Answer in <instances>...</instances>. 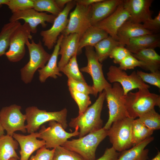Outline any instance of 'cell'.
<instances>
[{
	"label": "cell",
	"mask_w": 160,
	"mask_h": 160,
	"mask_svg": "<svg viewBox=\"0 0 160 160\" xmlns=\"http://www.w3.org/2000/svg\"><path fill=\"white\" fill-rule=\"evenodd\" d=\"M105 99V93L103 90L99 93L98 98L92 105L81 114L71 119L69 125L74 128L76 127H79V137L103 128L101 115Z\"/></svg>",
	"instance_id": "cell-1"
},
{
	"label": "cell",
	"mask_w": 160,
	"mask_h": 160,
	"mask_svg": "<svg viewBox=\"0 0 160 160\" xmlns=\"http://www.w3.org/2000/svg\"><path fill=\"white\" fill-rule=\"evenodd\" d=\"M124 97L128 117L134 119L156 106H160V96L151 92L148 89L129 92Z\"/></svg>",
	"instance_id": "cell-2"
},
{
	"label": "cell",
	"mask_w": 160,
	"mask_h": 160,
	"mask_svg": "<svg viewBox=\"0 0 160 160\" xmlns=\"http://www.w3.org/2000/svg\"><path fill=\"white\" fill-rule=\"evenodd\" d=\"M108 135V130L103 127L78 139L67 140L61 146L76 153L84 160H95L98 145Z\"/></svg>",
	"instance_id": "cell-3"
},
{
	"label": "cell",
	"mask_w": 160,
	"mask_h": 160,
	"mask_svg": "<svg viewBox=\"0 0 160 160\" xmlns=\"http://www.w3.org/2000/svg\"><path fill=\"white\" fill-rule=\"evenodd\" d=\"M67 110L65 108L59 111L48 112L39 109L35 106H29L25 110L27 132L31 133L36 132L44 123L55 121L60 124L65 129L68 127Z\"/></svg>",
	"instance_id": "cell-4"
},
{
	"label": "cell",
	"mask_w": 160,
	"mask_h": 160,
	"mask_svg": "<svg viewBox=\"0 0 160 160\" xmlns=\"http://www.w3.org/2000/svg\"><path fill=\"white\" fill-rule=\"evenodd\" d=\"M25 45L28 50L29 60L21 69L20 72L21 80L27 84L31 82L36 70L45 66L51 55L45 51L40 40L37 43L33 39L31 42L28 40Z\"/></svg>",
	"instance_id": "cell-5"
},
{
	"label": "cell",
	"mask_w": 160,
	"mask_h": 160,
	"mask_svg": "<svg viewBox=\"0 0 160 160\" xmlns=\"http://www.w3.org/2000/svg\"><path fill=\"white\" fill-rule=\"evenodd\" d=\"M109 110L108 120L103 127L108 130L114 122L128 117L126 109L123 89L120 84L114 83L113 86L104 90Z\"/></svg>",
	"instance_id": "cell-6"
},
{
	"label": "cell",
	"mask_w": 160,
	"mask_h": 160,
	"mask_svg": "<svg viewBox=\"0 0 160 160\" xmlns=\"http://www.w3.org/2000/svg\"><path fill=\"white\" fill-rule=\"evenodd\" d=\"M134 119L127 117L113 122L108 130L109 137L112 147L121 152L130 148L132 142L131 129Z\"/></svg>",
	"instance_id": "cell-7"
},
{
	"label": "cell",
	"mask_w": 160,
	"mask_h": 160,
	"mask_svg": "<svg viewBox=\"0 0 160 160\" xmlns=\"http://www.w3.org/2000/svg\"><path fill=\"white\" fill-rule=\"evenodd\" d=\"M85 53L87 60L86 66L81 68L80 71L89 73L93 81L94 96L96 97L98 93L102 92L105 88L111 87V85L105 79L103 71V65L98 59L94 47H85Z\"/></svg>",
	"instance_id": "cell-8"
},
{
	"label": "cell",
	"mask_w": 160,
	"mask_h": 160,
	"mask_svg": "<svg viewBox=\"0 0 160 160\" xmlns=\"http://www.w3.org/2000/svg\"><path fill=\"white\" fill-rule=\"evenodd\" d=\"M49 127L42 125L39 133V138L44 140L47 148H54L62 146L69 138L79 136V128H75L72 132H66L61 124L55 121H49Z\"/></svg>",
	"instance_id": "cell-9"
},
{
	"label": "cell",
	"mask_w": 160,
	"mask_h": 160,
	"mask_svg": "<svg viewBox=\"0 0 160 160\" xmlns=\"http://www.w3.org/2000/svg\"><path fill=\"white\" fill-rule=\"evenodd\" d=\"M30 28L24 23L13 33L10 40L8 50L5 55L9 61L17 62L21 60L25 53V45L29 39H32Z\"/></svg>",
	"instance_id": "cell-10"
},
{
	"label": "cell",
	"mask_w": 160,
	"mask_h": 160,
	"mask_svg": "<svg viewBox=\"0 0 160 160\" xmlns=\"http://www.w3.org/2000/svg\"><path fill=\"white\" fill-rule=\"evenodd\" d=\"M76 4L75 0H71L56 17L51 28L41 31L40 35L44 45L48 49L53 48L58 37L66 28L68 21V14Z\"/></svg>",
	"instance_id": "cell-11"
},
{
	"label": "cell",
	"mask_w": 160,
	"mask_h": 160,
	"mask_svg": "<svg viewBox=\"0 0 160 160\" xmlns=\"http://www.w3.org/2000/svg\"><path fill=\"white\" fill-rule=\"evenodd\" d=\"M21 109V106L14 104L4 107L0 110V120L7 135L12 136L18 131L26 132L25 124L26 116L22 113Z\"/></svg>",
	"instance_id": "cell-12"
},
{
	"label": "cell",
	"mask_w": 160,
	"mask_h": 160,
	"mask_svg": "<svg viewBox=\"0 0 160 160\" xmlns=\"http://www.w3.org/2000/svg\"><path fill=\"white\" fill-rule=\"evenodd\" d=\"M91 5L85 6L76 3L74 9L70 12L67 25L61 34L64 36L77 33L80 38L91 26Z\"/></svg>",
	"instance_id": "cell-13"
},
{
	"label": "cell",
	"mask_w": 160,
	"mask_h": 160,
	"mask_svg": "<svg viewBox=\"0 0 160 160\" xmlns=\"http://www.w3.org/2000/svg\"><path fill=\"white\" fill-rule=\"evenodd\" d=\"M107 75V79L110 82H117L120 84L124 95L136 89H148L150 87L149 85L142 81L135 71L128 75L125 71L120 69L119 67L111 65L109 68Z\"/></svg>",
	"instance_id": "cell-14"
},
{
	"label": "cell",
	"mask_w": 160,
	"mask_h": 160,
	"mask_svg": "<svg viewBox=\"0 0 160 160\" xmlns=\"http://www.w3.org/2000/svg\"><path fill=\"white\" fill-rule=\"evenodd\" d=\"M56 17L52 14L39 12L31 8L13 13L9 21L14 22L23 20L29 25L31 33H35L37 32L38 25H41L42 28H45L47 26L46 23L53 24Z\"/></svg>",
	"instance_id": "cell-15"
},
{
	"label": "cell",
	"mask_w": 160,
	"mask_h": 160,
	"mask_svg": "<svg viewBox=\"0 0 160 160\" xmlns=\"http://www.w3.org/2000/svg\"><path fill=\"white\" fill-rule=\"evenodd\" d=\"M130 17L122 3L111 15L94 25L103 30L109 36L118 41L117 33L118 30Z\"/></svg>",
	"instance_id": "cell-16"
},
{
	"label": "cell",
	"mask_w": 160,
	"mask_h": 160,
	"mask_svg": "<svg viewBox=\"0 0 160 160\" xmlns=\"http://www.w3.org/2000/svg\"><path fill=\"white\" fill-rule=\"evenodd\" d=\"M153 0H123L122 4L130 15L128 20L137 23H144L152 19L150 8Z\"/></svg>",
	"instance_id": "cell-17"
},
{
	"label": "cell",
	"mask_w": 160,
	"mask_h": 160,
	"mask_svg": "<svg viewBox=\"0 0 160 160\" xmlns=\"http://www.w3.org/2000/svg\"><path fill=\"white\" fill-rule=\"evenodd\" d=\"M39 135V132L26 135L15 133L13 134L12 137L18 142L20 148V160H28L33 152L45 146L44 140L37 139Z\"/></svg>",
	"instance_id": "cell-18"
},
{
	"label": "cell",
	"mask_w": 160,
	"mask_h": 160,
	"mask_svg": "<svg viewBox=\"0 0 160 160\" xmlns=\"http://www.w3.org/2000/svg\"><path fill=\"white\" fill-rule=\"evenodd\" d=\"M80 37L74 33L64 36L60 44L59 54L61 56L58 63L59 69L67 63L75 55H78L79 43Z\"/></svg>",
	"instance_id": "cell-19"
},
{
	"label": "cell",
	"mask_w": 160,
	"mask_h": 160,
	"mask_svg": "<svg viewBox=\"0 0 160 160\" xmlns=\"http://www.w3.org/2000/svg\"><path fill=\"white\" fill-rule=\"evenodd\" d=\"M123 0H103L91 5V21L92 25L105 19L116 9Z\"/></svg>",
	"instance_id": "cell-20"
},
{
	"label": "cell",
	"mask_w": 160,
	"mask_h": 160,
	"mask_svg": "<svg viewBox=\"0 0 160 160\" xmlns=\"http://www.w3.org/2000/svg\"><path fill=\"white\" fill-rule=\"evenodd\" d=\"M153 33L145 29L141 23H137L127 20L118 30L117 33L118 41L121 46H125L130 39L140 36Z\"/></svg>",
	"instance_id": "cell-21"
},
{
	"label": "cell",
	"mask_w": 160,
	"mask_h": 160,
	"mask_svg": "<svg viewBox=\"0 0 160 160\" xmlns=\"http://www.w3.org/2000/svg\"><path fill=\"white\" fill-rule=\"evenodd\" d=\"M63 36L62 34L59 36L47 64L42 68L38 70L39 80L41 83L44 82L49 77L56 79L57 76H62L58 66L57 60L59 55L60 44Z\"/></svg>",
	"instance_id": "cell-22"
},
{
	"label": "cell",
	"mask_w": 160,
	"mask_h": 160,
	"mask_svg": "<svg viewBox=\"0 0 160 160\" xmlns=\"http://www.w3.org/2000/svg\"><path fill=\"white\" fill-rule=\"evenodd\" d=\"M160 47V37L158 33L148 34L130 39L125 47L131 53L147 49H154Z\"/></svg>",
	"instance_id": "cell-23"
},
{
	"label": "cell",
	"mask_w": 160,
	"mask_h": 160,
	"mask_svg": "<svg viewBox=\"0 0 160 160\" xmlns=\"http://www.w3.org/2000/svg\"><path fill=\"white\" fill-rule=\"evenodd\" d=\"M154 139L150 136L130 149L121 152L117 160H147L149 150L145 148Z\"/></svg>",
	"instance_id": "cell-24"
},
{
	"label": "cell",
	"mask_w": 160,
	"mask_h": 160,
	"mask_svg": "<svg viewBox=\"0 0 160 160\" xmlns=\"http://www.w3.org/2000/svg\"><path fill=\"white\" fill-rule=\"evenodd\" d=\"M108 34L104 31L95 25H92L85 32L79 40L78 54L82 49L87 46L94 47L102 39L108 37Z\"/></svg>",
	"instance_id": "cell-25"
},
{
	"label": "cell",
	"mask_w": 160,
	"mask_h": 160,
	"mask_svg": "<svg viewBox=\"0 0 160 160\" xmlns=\"http://www.w3.org/2000/svg\"><path fill=\"white\" fill-rule=\"evenodd\" d=\"M132 55L145 65V70L151 72L159 71L160 68V56L154 49H143Z\"/></svg>",
	"instance_id": "cell-26"
},
{
	"label": "cell",
	"mask_w": 160,
	"mask_h": 160,
	"mask_svg": "<svg viewBox=\"0 0 160 160\" xmlns=\"http://www.w3.org/2000/svg\"><path fill=\"white\" fill-rule=\"evenodd\" d=\"M19 144L12 136L4 135L0 138V160L20 159L16 151Z\"/></svg>",
	"instance_id": "cell-27"
},
{
	"label": "cell",
	"mask_w": 160,
	"mask_h": 160,
	"mask_svg": "<svg viewBox=\"0 0 160 160\" xmlns=\"http://www.w3.org/2000/svg\"><path fill=\"white\" fill-rule=\"evenodd\" d=\"M118 46H121L119 42L109 36L93 47L98 60L101 63L109 57L113 49Z\"/></svg>",
	"instance_id": "cell-28"
},
{
	"label": "cell",
	"mask_w": 160,
	"mask_h": 160,
	"mask_svg": "<svg viewBox=\"0 0 160 160\" xmlns=\"http://www.w3.org/2000/svg\"><path fill=\"white\" fill-rule=\"evenodd\" d=\"M21 25L17 21L9 22L3 25L0 32V57L5 55L9 48L12 35Z\"/></svg>",
	"instance_id": "cell-29"
},
{
	"label": "cell",
	"mask_w": 160,
	"mask_h": 160,
	"mask_svg": "<svg viewBox=\"0 0 160 160\" xmlns=\"http://www.w3.org/2000/svg\"><path fill=\"white\" fill-rule=\"evenodd\" d=\"M153 131L146 127L138 118L134 119L131 129L132 142L133 146L151 136Z\"/></svg>",
	"instance_id": "cell-30"
},
{
	"label": "cell",
	"mask_w": 160,
	"mask_h": 160,
	"mask_svg": "<svg viewBox=\"0 0 160 160\" xmlns=\"http://www.w3.org/2000/svg\"><path fill=\"white\" fill-rule=\"evenodd\" d=\"M77 55H74L68 62L59 69L60 72L63 73L68 78H71L78 81L86 82L81 72L77 61Z\"/></svg>",
	"instance_id": "cell-31"
},
{
	"label": "cell",
	"mask_w": 160,
	"mask_h": 160,
	"mask_svg": "<svg viewBox=\"0 0 160 160\" xmlns=\"http://www.w3.org/2000/svg\"><path fill=\"white\" fill-rule=\"evenodd\" d=\"M146 127L153 131L160 129V115L154 108L140 115L138 118Z\"/></svg>",
	"instance_id": "cell-32"
},
{
	"label": "cell",
	"mask_w": 160,
	"mask_h": 160,
	"mask_svg": "<svg viewBox=\"0 0 160 160\" xmlns=\"http://www.w3.org/2000/svg\"><path fill=\"white\" fill-rule=\"evenodd\" d=\"M33 0V8L38 12H47L56 17L62 11L57 5L55 0Z\"/></svg>",
	"instance_id": "cell-33"
},
{
	"label": "cell",
	"mask_w": 160,
	"mask_h": 160,
	"mask_svg": "<svg viewBox=\"0 0 160 160\" xmlns=\"http://www.w3.org/2000/svg\"><path fill=\"white\" fill-rule=\"evenodd\" d=\"M54 148L52 160H84L79 154L63 146Z\"/></svg>",
	"instance_id": "cell-34"
},
{
	"label": "cell",
	"mask_w": 160,
	"mask_h": 160,
	"mask_svg": "<svg viewBox=\"0 0 160 160\" xmlns=\"http://www.w3.org/2000/svg\"><path fill=\"white\" fill-rule=\"evenodd\" d=\"M70 94L76 103L79 108V115L84 112L91 104L89 95L68 88Z\"/></svg>",
	"instance_id": "cell-35"
},
{
	"label": "cell",
	"mask_w": 160,
	"mask_h": 160,
	"mask_svg": "<svg viewBox=\"0 0 160 160\" xmlns=\"http://www.w3.org/2000/svg\"><path fill=\"white\" fill-rule=\"evenodd\" d=\"M68 88L78 92L88 95H94V89L93 86L88 85L86 82L78 81L71 78H68Z\"/></svg>",
	"instance_id": "cell-36"
},
{
	"label": "cell",
	"mask_w": 160,
	"mask_h": 160,
	"mask_svg": "<svg viewBox=\"0 0 160 160\" xmlns=\"http://www.w3.org/2000/svg\"><path fill=\"white\" fill-rule=\"evenodd\" d=\"M13 13L33 8V0H9L7 4Z\"/></svg>",
	"instance_id": "cell-37"
},
{
	"label": "cell",
	"mask_w": 160,
	"mask_h": 160,
	"mask_svg": "<svg viewBox=\"0 0 160 160\" xmlns=\"http://www.w3.org/2000/svg\"><path fill=\"white\" fill-rule=\"evenodd\" d=\"M136 73L145 83H147L160 89V71H158L148 73L137 70Z\"/></svg>",
	"instance_id": "cell-38"
},
{
	"label": "cell",
	"mask_w": 160,
	"mask_h": 160,
	"mask_svg": "<svg viewBox=\"0 0 160 160\" xmlns=\"http://www.w3.org/2000/svg\"><path fill=\"white\" fill-rule=\"evenodd\" d=\"M119 64V68L124 71L128 69H134L136 67H140L144 70L145 68L144 64L136 58L132 54L127 56Z\"/></svg>",
	"instance_id": "cell-39"
},
{
	"label": "cell",
	"mask_w": 160,
	"mask_h": 160,
	"mask_svg": "<svg viewBox=\"0 0 160 160\" xmlns=\"http://www.w3.org/2000/svg\"><path fill=\"white\" fill-rule=\"evenodd\" d=\"M131 54L125 47L118 46L113 49L109 57L113 59L114 63L119 64L127 56Z\"/></svg>",
	"instance_id": "cell-40"
},
{
	"label": "cell",
	"mask_w": 160,
	"mask_h": 160,
	"mask_svg": "<svg viewBox=\"0 0 160 160\" xmlns=\"http://www.w3.org/2000/svg\"><path fill=\"white\" fill-rule=\"evenodd\" d=\"M55 148L50 150L45 146L37 150L35 155H32L28 160H52Z\"/></svg>",
	"instance_id": "cell-41"
},
{
	"label": "cell",
	"mask_w": 160,
	"mask_h": 160,
	"mask_svg": "<svg viewBox=\"0 0 160 160\" xmlns=\"http://www.w3.org/2000/svg\"><path fill=\"white\" fill-rule=\"evenodd\" d=\"M145 29L154 33H158L160 30V11L154 19L148 20L142 24Z\"/></svg>",
	"instance_id": "cell-42"
},
{
	"label": "cell",
	"mask_w": 160,
	"mask_h": 160,
	"mask_svg": "<svg viewBox=\"0 0 160 160\" xmlns=\"http://www.w3.org/2000/svg\"><path fill=\"white\" fill-rule=\"evenodd\" d=\"M120 154L112 147L106 149L103 155L95 160H117Z\"/></svg>",
	"instance_id": "cell-43"
},
{
	"label": "cell",
	"mask_w": 160,
	"mask_h": 160,
	"mask_svg": "<svg viewBox=\"0 0 160 160\" xmlns=\"http://www.w3.org/2000/svg\"><path fill=\"white\" fill-rule=\"evenodd\" d=\"M103 0H76V3L85 6L91 5L95 3L102 1Z\"/></svg>",
	"instance_id": "cell-44"
},
{
	"label": "cell",
	"mask_w": 160,
	"mask_h": 160,
	"mask_svg": "<svg viewBox=\"0 0 160 160\" xmlns=\"http://www.w3.org/2000/svg\"><path fill=\"white\" fill-rule=\"evenodd\" d=\"M71 0H55L58 7L62 10L64 8V6Z\"/></svg>",
	"instance_id": "cell-45"
},
{
	"label": "cell",
	"mask_w": 160,
	"mask_h": 160,
	"mask_svg": "<svg viewBox=\"0 0 160 160\" xmlns=\"http://www.w3.org/2000/svg\"><path fill=\"white\" fill-rule=\"evenodd\" d=\"M4 131L0 120V138L4 135Z\"/></svg>",
	"instance_id": "cell-46"
},
{
	"label": "cell",
	"mask_w": 160,
	"mask_h": 160,
	"mask_svg": "<svg viewBox=\"0 0 160 160\" xmlns=\"http://www.w3.org/2000/svg\"><path fill=\"white\" fill-rule=\"evenodd\" d=\"M9 1V0H0V9L1 7L3 5H7Z\"/></svg>",
	"instance_id": "cell-47"
},
{
	"label": "cell",
	"mask_w": 160,
	"mask_h": 160,
	"mask_svg": "<svg viewBox=\"0 0 160 160\" xmlns=\"http://www.w3.org/2000/svg\"><path fill=\"white\" fill-rule=\"evenodd\" d=\"M151 160H160V152L158 151L155 156Z\"/></svg>",
	"instance_id": "cell-48"
},
{
	"label": "cell",
	"mask_w": 160,
	"mask_h": 160,
	"mask_svg": "<svg viewBox=\"0 0 160 160\" xmlns=\"http://www.w3.org/2000/svg\"><path fill=\"white\" fill-rule=\"evenodd\" d=\"M9 160H17L14 159L12 158V159H10Z\"/></svg>",
	"instance_id": "cell-49"
}]
</instances>
